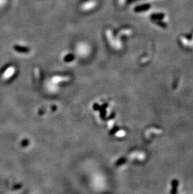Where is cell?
I'll use <instances>...</instances> for the list:
<instances>
[{"label": "cell", "instance_id": "obj_1", "mask_svg": "<svg viewBox=\"0 0 193 194\" xmlns=\"http://www.w3.org/2000/svg\"><path fill=\"white\" fill-rule=\"evenodd\" d=\"M15 71V68L13 67H8L6 70L5 72H4L3 74V78L5 79H7L8 77H10L13 74V72Z\"/></svg>", "mask_w": 193, "mask_h": 194}, {"label": "cell", "instance_id": "obj_2", "mask_svg": "<svg viewBox=\"0 0 193 194\" xmlns=\"http://www.w3.org/2000/svg\"><path fill=\"white\" fill-rule=\"evenodd\" d=\"M14 49L19 52H22V53H27L30 51L29 48L27 47H25V46H19V45H15L14 46Z\"/></svg>", "mask_w": 193, "mask_h": 194}, {"label": "cell", "instance_id": "obj_3", "mask_svg": "<svg viewBox=\"0 0 193 194\" xmlns=\"http://www.w3.org/2000/svg\"><path fill=\"white\" fill-rule=\"evenodd\" d=\"M74 59V56L73 55H72V54H69V55H66V56L64 58V60H65V62H70V61H71V60H73Z\"/></svg>", "mask_w": 193, "mask_h": 194}]
</instances>
